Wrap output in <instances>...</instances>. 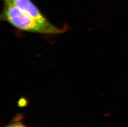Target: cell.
<instances>
[{
	"label": "cell",
	"instance_id": "1",
	"mask_svg": "<svg viewBox=\"0 0 128 127\" xmlns=\"http://www.w3.org/2000/svg\"><path fill=\"white\" fill-rule=\"evenodd\" d=\"M3 18L15 27L25 31L45 34L64 32V29L54 26L50 22L44 23L32 18L12 3L7 4L5 7Z\"/></svg>",
	"mask_w": 128,
	"mask_h": 127
},
{
	"label": "cell",
	"instance_id": "2",
	"mask_svg": "<svg viewBox=\"0 0 128 127\" xmlns=\"http://www.w3.org/2000/svg\"><path fill=\"white\" fill-rule=\"evenodd\" d=\"M12 3L22 12L36 20L44 23L49 22L30 0H12Z\"/></svg>",
	"mask_w": 128,
	"mask_h": 127
},
{
	"label": "cell",
	"instance_id": "3",
	"mask_svg": "<svg viewBox=\"0 0 128 127\" xmlns=\"http://www.w3.org/2000/svg\"><path fill=\"white\" fill-rule=\"evenodd\" d=\"M8 127H26L20 123H16Z\"/></svg>",
	"mask_w": 128,
	"mask_h": 127
},
{
	"label": "cell",
	"instance_id": "4",
	"mask_svg": "<svg viewBox=\"0 0 128 127\" xmlns=\"http://www.w3.org/2000/svg\"><path fill=\"white\" fill-rule=\"evenodd\" d=\"M6 4L10 3L12 2V0H4Z\"/></svg>",
	"mask_w": 128,
	"mask_h": 127
}]
</instances>
